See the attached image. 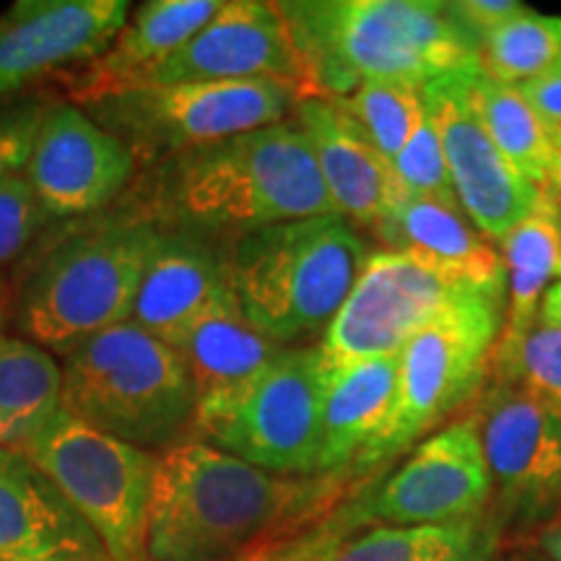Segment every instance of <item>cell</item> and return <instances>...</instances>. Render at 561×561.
<instances>
[{"mask_svg":"<svg viewBox=\"0 0 561 561\" xmlns=\"http://www.w3.org/2000/svg\"><path fill=\"white\" fill-rule=\"evenodd\" d=\"M375 476H276L187 439L159 455L144 561H227L320 523Z\"/></svg>","mask_w":561,"mask_h":561,"instance_id":"cell-1","label":"cell"},{"mask_svg":"<svg viewBox=\"0 0 561 561\" xmlns=\"http://www.w3.org/2000/svg\"><path fill=\"white\" fill-rule=\"evenodd\" d=\"M117 206L157 229L224 242L273 224L339 214L310 140L291 117L159 161Z\"/></svg>","mask_w":561,"mask_h":561,"instance_id":"cell-2","label":"cell"},{"mask_svg":"<svg viewBox=\"0 0 561 561\" xmlns=\"http://www.w3.org/2000/svg\"><path fill=\"white\" fill-rule=\"evenodd\" d=\"M278 9L310 96L339 100L367 81L424 87L479 55L434 0H291Z\"/></svg>","mask_w":561,"mask_h":561,"instance_id":"cell-3","label":"cell"},{"mask_svg":"<svg viewBox=\"0 0 561 561\" xmlns=\"http://www.w3.org/2000/svg\"><path fill=\"white\" fill-rule=\"evenodd\" d=\"M369 250L339 214L273 224L227 242V280L252 328L278 346L325 333Z\"/></svg>","mask_w":561,"mask_h":561,"instance_id":"cell-4","label":"cell"},{"mask_svg":"<svg viewBox=\"0 0 561 561\" xmlns=\"http://www.w3.org/2000/svg\"><path fill=\"white\" fill-rule=\"evenodd\" d=\"M157 227L115 206L70 229L42 255L16 297V325L50 354L130 320Z\"/></svg>","mask_w":561,"mask_h":561,"instance_id":"cell-5","label":"cell"},{"mask_svg":"<svg viewBox=\"0 0 561 561\" xmlns=\"http://www.w3.org/2000/svg\"><path fill=\"white\" fill-rule=\"evenodd\" d=\"M60 409L149 453L193 439L198 392L178 348L133 320L62 356Z\"/></svg>","mask_w":561,"mask_h":561,"instance_id":"cell-6","label":"cell"},{"mask_svg":"<svg viewBox=\"0 0 561 561\" xmlns=\"http://www.w3.org/2000/svg\"><path fill=\"white\" fill-rule=\"evenodd\" d=\"M504 325V286L473 289L421 328L398 354V390L380 437L359 462L377 476L413 442L479 398Z\"/></svg>","mask_w":561,"mask_h":561,"instance_id":"cell-7","label":"cell"},{"mask_svg":"<svg viewBox=\"0 0 561 561\" xmlns=\"http://www.w3.org/2000/svg\"><path fill=\"white\" fill-rule=\"evenodd\" d=\"M307 91L278 79L203 81L117 91L79 104L121 138L138 170L182 151L289 121Z\"/></svg>","mask_w":561,"mask_h":561,"instance_id":"cell-8","label":"cell"},{"mask_svg":"<svg viewBox=\"0 0 561 561\" xmlns=\"http://www.w3.org/2000/svg\"><path fill=\"white\" fill-rule=\"evenodd\" d=\"M318 346H286L240 388L198 401L193 439L276 476H320Z\"/></svg>","mask_w":561,"mask_h":561,"instance_id":"cell-9","label":"cell"},{"mask_svg":"<svg viewBox=\"0 0 561 561\" xmlns=\"http://www.w3.org/2000/svg\"><path fill=\"white\" fill-rule=\"evenodd\" d=\"M100 536L112 561H144L159 455L58 411L19 447Z\"/></svg>","mask_w":561,"mask_h":561,"instance_id":"cell-10","label":"cell"},{"mask_svg":"<svg viewBox=\"0 0 561 561\" xmlns=\"http://www.w3.org/2000/svg\"><path fill=\"white\" fill-rule=\"evenodd\" d=\"M356 528L445 525L489 512L491 476L473 413L455 419L413 447L396 471L348 496Z\"/></svg>","mask_w":561,"mask_h":561,"instance_id":"cell-11","label":"cell"},{"mask_svg":"<svg viewBox=\"0 0 561 561\" xmlns=\"http://www.w3.org/2000/svg\"><path fill=\"white\" fill-rule=\"evenodd\" d=\"M473 411L491 476L489 515L504 530H536L561 515V416L515 382L494 380Z\"/></svg>","mask_w":561,"mask_h":561,"instance_id":"cell-12","label":"cell"},{"mask_svg":"<svg viewBox=\"0 0 561 561\" xmlns=\"http://www.w3.org/2000/svg\"><path fill=\"white\" fill-rule=\"evenodd\" d=\"M473 289L479 286L442 276L403 252H369L354 289L318 343L322 375L401 354L421 328Z\"/></svg>","mask_w":561,"mask_h":561,"instance_id":"cell-13","label":"cell"},{"mask_svg":"<svg viewBox=\"0 0 561 561\" xmlns=\"http://www.w3.org/2000/svg\"><path fill=\"white\" fill-rule=\"evenodd\" d=\"M476 70L473 60L437 76L421 87V102L437 125L460 210L486 240L502 242L530 214L541 191L512 170L476 115Z\"/></svg>","mask_w":561,"mask_h":561,"instance_id":"cell-14","label":"cell"},{"mask_svg":"<svg viewBox=\"0 0 561 561\" xmlns=\"http://www.w3.org/2000/svg\"><path fill=\"white\" fill-rule=\"evenodd\" d=\"M136 174L128 146L73 102L47 107L24 167L47 219H83L115 208Z\"/></svg>","mask_w":561,"mask_h":561,"instance_id":"cell-15","label":"cell"},{"mask_svg":"<svg viewBox=\"0 0 561 561\" xmlns=\"http://www.w3.org/2000/svg\"><path fill=\"white\" fill-rule=\"evenodd\" d=\"M128 0H19L0 13V104L50 76L73 73L115 42Z\"/></svg>","mask_w":561,"mask_h":561,"instance_id":"cell-16","label":"cell"},{"mask_svg":"<svg viewBox=\"0 0 561 561\" xmlns=\"http://www.w3.org/2000/svg\"><path fill=\"white\" fill-rule=\"evenodd\" d=\"M250 79L291 81L310 94L278 3L229 0L178 53L140 76L133 89Z\"/></svg>","mask_w":561,"mask_h":561,"instance_id":"cell-17","label":"cell"},{"mask_svg":"<svg viewBox=\"0 0 561 561\" xmlns=\"http://www.w3.org/2000/svg\"><path fill=\"white\" fill-rule=\"evenodd\" d=\"M291 121L310 140L314 161L335 210L351 227L371 231L405 198L390 161L371 146L343 107L325 96H307Z\"/></svg>","mask_w":561,"mask_h":561,"instance_id":"cell-18","label":"cell"},{"mask_svg":"<svg viewBox=\"0 0 561 561\" xmlns=\"http://www.w3.org/2000/svg\"><path fill=\"white\" fill-rule=\"evenodd\" d=\"M0 561H112L91 525L19 450H0Z\"/></svg>","mask_w":561,"mask_h":561,"instance_id":"cell-19","label":"cell"},{"mask_svg":"<svg viewBox=\"0 0 561 561\" xmlns=\"http://www.w3.org/2000/svg\"><path fill=\"white\" fill-rule=\"evenodd\" d=\"M224 291H229L227 242L185 229H157L130 320L174 346Z\"/></svg>","mask_w":561,"mask_h":561,"instance_id":"cell-20","label":"cell"},{"mask_svg":"<svg viewBox=\"0 0 561 561\" xmlns=\"http://www.w3.org/2000/svg\"><path fill=\"white\" fill-rule=\"evenodd\" d=\"M221 5V0H149L138 5L100 58L66 76L70 100L87 104L133 89L140 76L195 37Z\"/></svg>","mask_w":561,"mask_h":561,"instance_id":"cell-21","label":"cell"},{"mask_svg":"<svg viewBox=\"0 0 561 561\" xmlns=\"http://www.w3.org/2000/svg\"><path fill=\"white\" fill-rule=\"evenodd\" d=\"M375 237L385 250L403 252L426 268L460 284L504 286V263L486 237L466 219L460 208L432 198L405 195L380 221Z\"/></svg>","mask_w":561,"mask_h":561,"instance_id":"cell-22","label":"cell"},{"mask_svg":"<svg viewBox=\"0 0 561 561\" xmlns=\"http://www.w3.org/2000/svg\"><path fill=\"white\" fill-rule=\"evenodd\" d=\"M398 354L322 375L320 476L359 473V462L388 424L398 390Z\"/></svg>","mask_w":561,"mask_h":561,"instance_id":"cell-23","label":"cell"},{"mask_svg":"<svg viewBox=\"0 0 561 561\" xmlns=\"http://www.w3.org/2000/svg\"><path fill=\"white\" fill-rule=\"evenodd\" d=\"M559 257L561 206L551 191H541L530 214L502 240L504 325L491 377L507 375L517 351L536 328L541 301L557 276Z\"/></svg>","mask_w":561,"mask_h":561,"instance_id":"cell-24","label":"cell"},{"mask_svg":"<svg viewBox=\"0 0 561 561\" xmlns=\"http://www.w3.org/2000/svg\"><path fill=\"white\" fill-rule=\"evenodd\" d=\"M172 348L185 359L198 401H203L252 380L286 346L257 333L229 289L187 325Z\"/></svg>","mask_w":561,"mask_h":561,"instance_id":"cell-25","label":"cell"},{"mask_svg":"<svg viewBox=\"0 0 561 561\" xmlns=\"http://www.w3.org/2000/svg\"><path fill=\"white\" fill-rule=\"evenodd\" d=\"M62 369L55 356L19 335H0V450H19L60 411Z\"/></svg>","mask_w":561,"mask_h":561,"instance_id":"cell-26","label":"cell"},{"mask_svg":"<svg viewBox=\"0 0 561 561\" xmlns=\"http://www.w3.org/2000/svg\"><path fill=\"white\" fill-rule=\"evenodd\" d=\"M471 102L481 125L512 170L533 182L538 191H551L561 172V151L517 87L496 83L476 70Z\"/></svg>","mask_w":561,"mask_h":561,"instance_id":"cell-27","label":"cell"},{"mask_svg":"<svg viewBox=\"0 0 561 561\" xmlns=\"http://www.w3.org/2000/svg\"><path fill=\"white\" fill-rule=\"evenodd\" d=\"M489 512L476 520L445 525H371L348 536L328 561H450L479 541Z\"/></svg>","mask_w":561,"mask_h":561,"instance_id":"cell-28","label":"cell"},{"mask_svg":"<svg viewBox=\"0 0 561 561\" xmlns=\"http://www.w3.org/2000/svg\"><path fill=\"white\" fill-rule=\"evenodd\" d=\"M561 60V16L525 9L481 42L479 70L486 79L520 87Z\"/></svg>","mask_w":561,"mask_h":561,"instance_id":"cell-29","label":"cell"},{"mask_svg":"<svg viewBox=\"0 0 561 561\" xmlns=\"http://www.w3.org/2000/svg\"><path fill=\"white\" fill-rule=\"evenodd\" d=\"M335 102L388 161L401 153L424 117L421 87L403 81H367Z\"/></svg>","mask_w":561,"mask_h":561,"instance_id":"cell-30","label":"cell"},{"mask_svg":"<svg viewBox=\"0 0 561 561\" xmlns=\"http://www.w3.org/2000/svg\"><path fill=\"white\" fill-rule=\"evenodd\" d=\"M390 167L405 195L432 198L450 208H460L453 191L450 170H447V159L445 149H442L437 125L426 115V110L416 128H413L409 144L390 161Z\"/></svg>","mask_w":561,"mask_h":561,"instance_id":"cell-31","label":"cell"},{"mask_svg":"<svg viewBox=\"0 0 561 561\" xmlns=\"http://www.w3.org/2000/svg\"><path fill=\"white\" fill-rule=\"evenodd\" d=\"M494 380L515 382L530 398L561 416V325L536 322L507 375Z\"/></svg>","mask_w":561,"mask_h":561,"instance_id":"cell-32","label":"cell"},{"mask_svg":"<svg viewBox=\"0 0 561 561\" xmlns=\"http://www.w3.org/2000/svg\"><path fill=\"white\" fill-rule=\"evenodd\" d=\"M356 530L359 528H356L354 515H351L348 500H343L331 515L322 517L310 528L273 538V541H265L227 561H328V557Z\"/></svg>","mask_w":561,"mask_h":561,"instance_id":"cell-33","label":"cell"},{"mask_svg":"<svg viewBox=\"0 0 561 561\" xmlns=\"http://www.w3.org/2000/svg\"><path fill=\"white\" fill-rule=\"evenodd\" d=\"M45 219L24 172L0 180V268L24 255Z\"/></svg>","mask_w":561,"mask_h":561,"instance_id":"cell-34","label":"cell"},{"mask_svg":"<svg viewBox=\"0 0 561 561\" xmlns=\"http://www.w3.org/2000/svg\"><path fill=\"white\" fill-rule=\"evenodd\" d=\"M47 107L50 102L39 100V96L0 104V180L24 172Z\"/></svg>","mask_w":561,"mask_h":561,"instance_id":"cell-35","label":"cell"},{"mask_svg":"<svg viewBox=\"0 0 561 561\" xmlns=\"http://www.w3.org/2000/svg\"><path fill=\"white\" fill-rule=\"evenodd\" d=\"M447 13L455 21V26L473 42L476 50L481 47V42L489 37L491 32L500 30L502 24H507L510 19H515L517 13H523L528 5L515 3V0H453L445 3Z\"/></svg>","mask_w":561,"mask_h":561,"instance_id":"cell-36","label":"cell"},{"mask_svg":"<svg viewBox=\"0 0 561 561\" xmlns=\"http://www.w3.org/2000/svg\"><path fill=\"white\" fill-rule=\"evenodd\" d=\"M517 91L525 96L538 121L543 123L553 146L561 151V60L553 62L538 79L520 83Z\"/></svg>","mask_w":561,"mask_h":561,"instance_id":"cell-37","label":"cell"},{"mask_svg":"<svg viewBox=\"0 0 561 561\" xmlns=\"http://www.w3.org/2000/svg\"><path fill=\"white\" fill-rule=\"evenodd\" d=\"M500 546H502V528L500 523L489 515V525L486 530L481 533L479 541L450 561H500Z\"/></svg>","mask_w":561,"mask_h":561,"instance_id":"cell-38","label":"cell"},{"mask_svg":"<svg viewBox=\"0 0 561 561\" xmlns=\"http://www.w3.org/2000/svg\"><path fill=\"white\" fill-rule=\"evenodd\" d=\"M538 322H546V325H561V257L557 265V276H553V284L546 291L541 301V314H538Z\"/></svg>","mask_w":561,"mask_h":561,"instance_id":"cell-39","label":"cell"},{"mask_svg":"<svg viewBox=\"0 0 561 561\" xmlns=\"http://www.w3.org/2000/svg\"><path fill=\"white\" fill-rule=\"evenodd\" d=\"M541 549L549 561H561V515L541 533Z\"/></svg>","mask_w":561,"mask_h":561,"instance_id":"cell-40","label":"cell"},{"mask_svg":"<svg viewBox=\"0 0 561 561\" xmlns=\"http://www.w3.org/2000/svg\"><path fill=\"white\" fill-rule=\"evenodd\" d=\"M551 193H553V195H557V201H559V206H561V172H559V178H557V182H553Z\"/></svg>","mask_w":561,"mask_h":561,"instance_id":"cell-41","label":"cell"},{"mask_svg":"<svg viewBox=\"0 0 561 561\" xmlns=\"http://www.w3.org/2000/svg\"><path fill=\"white\" fill-rule=\"evenodd\" d=\"M512 561H549L546 557H515Z\"/></svg>","mask_w":561,"mask_h":561,"instance_id":"cell-42","label":"cell"},{"mask_svg":"<svg viewBox=\"0 0 561 561\" xmlns=\"http://www.w3.org/2000/svg\"><path fill=\"white\" fill-rule=\"evenodd\" d=\"M3 307H5V301H3V297H0V335H5L3 333Z\"/></svg>","mask_w":561,"mask_h":561,"instance_id":"cell-43","label":"cell"}]
</instances>
